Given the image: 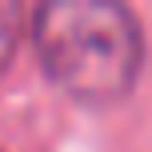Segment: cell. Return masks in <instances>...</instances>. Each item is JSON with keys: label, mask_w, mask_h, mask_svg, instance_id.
<instances>
[{"label": "cell", "mask_w": 152, "mask_h": 152, "mask_svg": "<svg viewBox=\"0 0 152 152\" xmlns=\"http://www.w3.org/2000/svg\"><path fill=\"white\" fill-rule=\"evenodd\" d=\"M32 44L48 80L84 104L128 96L144 64V32L112 0H48L32 12Z\"/></svg>", "instance_id": "cell-1"}, {"label": "cell", "mask_w": 152, "mask_h": 152, "mask_svg": "<svg viewBox=\"0 0 152 152\" xmlns=\"http://www.w3.org/2000/svg\"><path fill=\"white\" fill-rule=\"evenodd\" d=\"M20 24H24V8L12 0H0V68L12 60L16 44H20Z\"/></svg>", "instance_id": "cell-2"}]
</instances>
